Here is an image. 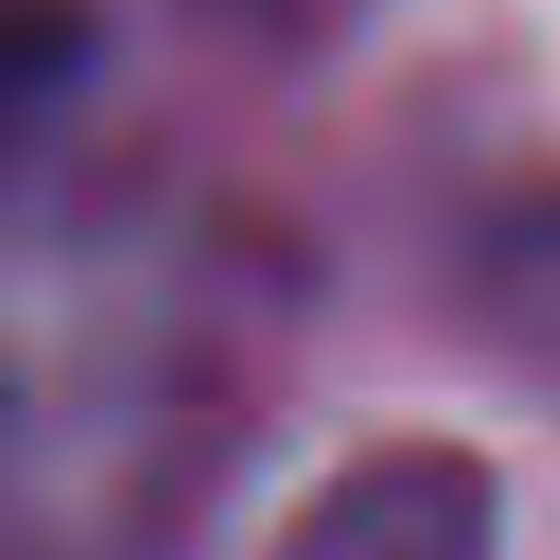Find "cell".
<instances>
[{"label":"cell","mask_w":560,"mask_h":560,"mask_svg":"<svg viewBox=\"0 0 560 560\" xmlns=\"http://www.w3.org/2000/svg\"><path fill=\"white\" fill-rule=\"evenodd\" d=\"M499 472L455 438H376L280 525L271 560H490Z\"/></svg>","instance_id":"cell-1"},{"label":"cell","mask_w":560,"mask_h":560,"mask_svg":"<svg viewBox=\"0 0 560 560\" xmlns=\"http://www.w3.org/2000/svg\"><path fill=\"white\" fill-rule=\"evenodd\" d=\"M490 289L525 341H560V210L516 219L490 254Z\"/></svg>","instance_id":"cell-2"}]
</instances>
